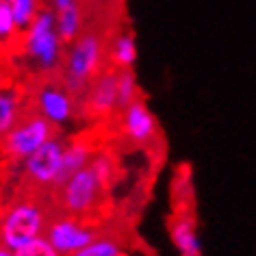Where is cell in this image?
<instances>
[{
	"instance_id": "16",
	"label": "cell",
	"mask_w": 256,
	"mask_h": 256,
	"mask_svg": "<svg viewBox=\"0 0 256 256\" xmlns=\"http://www.w3.org/2000/svg\"><path fill=\"white\" fill-rule=\"evenodd\" d=\"M82 26H85V18H82V9L78 2L63 11H56V30H59L61 40L66 42V46L85 33Z\"/></svg>"
},
{
	"instance_id": "12",
	"label": "cell",
	"mask_w": 256,
	"mask_h": 256,
	"mask_svg": "<svg viewBox=\"0 0 256 256\" xmlns=\"http://www.w3.org/2000/svg\"><path fill=\"white\" fill-rule=\"evenodd\" d=\"M94 154H96L94 144H92V142H87L85 137H82V139H72V142H68L66 154H63L61 172H59V176H56L54 187H52V191H50V194H54L56 189H61L63 184H66L70 178L76 174V172H80L82 168H87V165L92 163ZM48 198H50V196H48Z\"/></svg>"
},
{
	"instance_id": "5",
	"label": "cell",
	"mask_w": 256,
	"mask_h": 256,
	"mask_svg": "<svg viewBox=\"0 0 256 256\" xmlns=\"http://www.w3.org/2000/svg\"><path fill=\"white\" fill-rule=\"evenodd\" d=\"M106 228L108 224L102 222V217H78L52 208L44 236L52 243L59 256H72L98 239Z\"/></svg>"
},
{
	"instance_id": "9",
	"label": "cell",
	"mask_w": 256,
	"mask_h": 256,
	"mask_svg": "<svg viewBox=\"0 0 256 256\" xmlns=\"http://www.w3.org/2000/svg\"><path fill=\"white\" fill-rule=\"evenodd\" d=\"M35 106L37 113L52 122L56 128L70 124L76 115V98L59 82H46L37 89Z\"/></svg>"
},
{
	"instance_id": "15",
	"label": "cell",
	"mask_w": 256,
	"mask_h": 256,
	"mask_svg": "<svg viewBox=\"0 0 256 256\" xmlns=\"http://www.w3.org/2000/svg\"><path fill=\"white\" fill-rule=\"evenodd\" d=\"M22 96L14 87H0V139L22 120Z\"/></svg>"
},
{
	"instance_id": "23",
	"label": "cell",
	"mask_w": 256,
	"mask_h": 256,
	"mask_svg": "<svg viewBox=\"0 0 256 256\" xmlns=\"http://www.w3.org/2000/svg\"><path fill=\"white\" fill-rule=\"evenodd\" d=\"M113 2H124V0H113Z\"/></svg>"
},
{
	"instance_id": "19",
	"label": "cell",
	"mask_w": 256,
	"mask_h": 256,
	"mask_svg": "<svg viewBox=\"0 0 256 256\" xmlns=\"http://www.w3.org/2000/svg\"><path fill=\"white\" fill-rule=\"evenodd\" d=\"M18 33H20V26L16 22L14 7H11V2H7V0H0V44L14 42Z\"/></svg>"
},
{
	"instance_id": "20",
	"label": "cell",
	"mask_w": 256,
	"mask_h": 256,
	"mask_svg": "<svg viewBox=\"0 0 256 256\" xmlns=\"http://www.w3.org/2000/svg\"><path fill=\"white\" fill-rule=\"evenodd\" d=\"M16 256H59V254H56V250L52 248V243H50L46 236H40V239H35L30 246L18 250Z\"/></svg>"
},
{
	"instance_id": "10",
	"label": "cell",
	"mask_w": 256,
	"mask_h": 256,
	"mask_svg": "<svg viewBox=\"0 0 256 256\" xmlns=\"http://www.w3.org/2000/svg\"><path fill=\"white\" fill-rule=\"evenodd\" d=\"M87 108L96 118H106L118 111V70L100 72L87 89Z\"/></svg>"
},
{
	"instance_id": "18",
	"label": "cell",
	"mask_w": 256,
	"mask_h": 256,
	"mask_svg": "<svg viewBox=\"0 0 256 256\" xmlns=\"http://www.w3.org/2000/svg\"><path fill=\"white\" fill-rule=\"evenodd\" d=\"M11 7H14V16H16V22L20 26V30H26L33 24L35 18L40 16V11L44 9L42 0H14Z\"/></svg>"
},
{
	"instance_id": "17",
	"label": "cell",
	"mask_w": 256,
	"mask_h": 256,
	"mask_svg": "<svg viewBox=\"0 0 256 256\" xmlns=\"http://www.w3.org/2000/svg\"><path fill=\"white\" fill-rule=\"evenodd\" d=\"M139 100V80L132 70L118 72V111H124L132 102Z\"/></svg>"
},
{
	"instance_id": "11",
	"label": "cell",
	"mask_w": 256,
	"mask_h": 256,
	"mask_svg": "<svg viewBox=\"0 0 256 256\" xmlns=\"http://www.w3.org/2000/svg\"><path fill=\"white\" fill-rule=\"evenodd\" d=\"M170 234L180 256H202V243L198 236L196 217L189 206L178 208L170 220Z\"/></svg>"
},
{
	"instance_id": "6",
	"label": "cell",
	"mask_w": 256,
	"mask_h": 256,
	"mask_svg": "<svg viewBox=\"0 0 256 256\" xmlns=\"http://www.w3.org/2000/svg\"><path fill=\"white\" fill-rule=\"evenodd\" d=\"M68 142L59 135H54L46 142L37 152H33L22 168V194L26 198H42L48 200L50 191L54 187V180L61 172L63 154H66Z\"/></svg>"
},
{
	"instance_id": "21",
	"label": "cell",
	"mask_w": 256,
	"mask_h": 256,
	"mask_svg": "<svg viewBox=\"0 0 256 256\" xmlns=\"http://www.w3.org/2000/svg\"><path fill=\"white\" fill-rule=\"evenodd\" d=\"M76 2H78V0H48V7L54 9V11H63V9L76 4Z\"/></svg>"
},
{
	"instance_id": "24",
	"label": "cell",
	"mask_w": 256,
	"mask_h": 256,
	"mask_svg": "<svg viewBox=\"0 0 256 256\" xmlns=\"http://www.w3.org/2000/svg\"><path fill=\"white\" fill-rule=\"evenodd\" d=\"M7 2H14V0H7Z\"/></svg>"
},
{
	"instance_id": "3",
	"label": "cell",
	"mask_w": 256,
	"mask_h": 256,
	"mask_svg": "<svg viewBox=\"0 0 256 256\" xmlns=\"http://www.w3.org/2000/svg\"><path fill=\"white\" fill-rule=\"evenodd\" d=\"M50 210V200L42 198H26L18 204H11L0 217V241L7 243L14 252L30 246L46 232Z\"/></svg>"
},
{
	"instance_id": "1",
	"label": "cell",
	"mask_w": 256,
	"mask_h": 256,
	"mask_svg": "<svg viewBox=\"0 0 256 256\" xmlns=\"http://www.w3.org/2000/svg\"><path fill=\"white\" fill-rule=\"evenodd\" d=\"M22 54L35 72L52 74L63 66L66 42L56 30V11L44 7L33 24L22 30Z\"/></svg>"
},
{
	"instance_id": "22",
	"label": "cell",
	"mask_w": 256,
	"mask_h": 256,
	"mask_svg": "<svg viewBox=\"0 0 256 256\" xmlns=\"http://www.w3.org/2000/svg\"><path fill=\"white\" fill-rule=\"evenodd\" d=\"M0 256H16V254H14V250H11L4 241H0Z\"/></svg>"
},
{
	"instance_id": "2",
	"label": "cell",
	"mask_w": 256,
	"mask_h": 256,
	"mask_svg": "<svg viewBox=\"0 0 256 256\" xmlns=\"http://www.w3.org/2000/svg\"><path fill=\"white\" fill-rule=\"evenodd\" d=\"M52 208L68 215L78 217H102V206L108 202V184L96 174L92 165L82 168L80 172L70 178L61 189L50 194Z\"/></svg>"
},
{
	"instance_id": "13",
	"label": "cell",
	"mask_w": 256,
	"mask_h": 256,
	"mask_svg": "<svg viewBox=\"0 0 256 256\" xmlns=\"http://www.w3.org/2000/svg\"><path fill=\"white\" fill-rule=\"evenodd\" d=\"M124 243H126V236L122 234L120 226H111V224H108V228L98 239L92 241L89 246L78 250V252L72 256H126Z\"/></svg>"
},
{
	"instance_id": "8",
	"label": "cell",
	"mask_w": 256,
	"mask_h": 256,
	"mask_svg": "<svg viewBox=\"0 0 256 256\" xmlns=\"http://www.w3.org/2000/svg\"><path fill=\"white\" fill-rule=\"evenodd\" d=\"M120 113L122 135L137 148H154V144L158 142V122L152 115L148 104L139 98Z\"/></svg>"
},
{
	"instance_id": "4",
	"label": "cell",
	"mask_w": 256,
	"mask_h": 256,
	"mask_svg": "<svg viewBox=\"0 0 256 256\" xmlns=\"http://www.w3.org/2000/svg\"><path fill=\"white\" fill-rule=\"evenodd\" d=\"M104 59V42L98 33L85 30L78 40L66 46L63 59V87L74 98H80L89 89L92 80L100 74Z\"/></svg>"
},
{
	"instance_id": "7",
	"label": "cell",
	"mask_w": 256,
	"mask_h": 256,
	"mask_svg": "<svg viewBox=\"0 0 256 256\" xmlns=\"http://www.w3.org/2000/svg\"><path fill=\"white\" fill-rule=\"evenodd\" d=\"M56 135V126L40 113H26L22 120L2 137L4 154L14 161H26L46 142Z\"/></svg>"
},
{
	"instance_id": "14",
	"label": "cell",
	"mask_w": 256,
	"mask_h": 256,
	"mask_svg": "<svg viewBox=\"0 0 256 256\" xmlns=\"http://www.w3.org/2000/svg\"><path fill=\"white\" fill-rule=\"evenodd\" d=\"M137 40L130 30H120L108 46V59L120 70H132V66L137 63Z\"/></svg>"
}]
</instances>
